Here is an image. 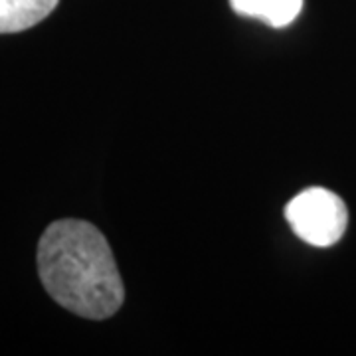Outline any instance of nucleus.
<instances>
[{"instance_id": "obj_1", "label": "nucleus", "mask_w": 356, "mask_h": 356, "mask_svg": "<svg viewBox=\"0 0 356 356\" xmlns=\"http://www.w3.org/2000/svg\"><path fill=\"white\" fill-rule=\"evenodd\" d=\"M38 273L51 299L79 317H113L125 287L113 252L99 229L86 220H58L42 234Z\"/></svg>"}, {"instance_id": "obj_2", "label": "nucleus", "mask_w": 356, "mask_h": 356, "mask_svg": "<svg viewBox=\"0 0 356 356\" xmlns=\"http://www.w3.org/2000/svg\"><path fill=\"white\" fill-rule=\"evenodd\" d=\"M285 218L303 242L329 248L343 238L348 212L343 198L334 192L313 186L297 194L285 206Z\"/></svg>"}, {"instance_id": "obj_3", "label": "nucleus", "mask_w": 356, "mask_h": 356, "mask_svg": "<svg viewBox=\"0 0 356 356\" xmlns=\"http://www.w3.org/2000/svg\"><path fill=\"white\" fill-rule=\"evenodd\" d=\"M60 0H0V34L24 32L54 13Z\"/></svg>"}, {"instance_id": "obj_4", "label": "nucleus", "mask_w": 356, "mask_h": 356, "mask_svg": "<svg viewBox=\"0 0 356 356\" xmlns=\"http://www.w3.org/2000/svg\"><path fill=\"white\" fill-rule=\"evenodd\" d=\"M229 4L238 14L257 18L273 28L291 24L303 10V0H229Z\"/></svg>"}]
</instances>
